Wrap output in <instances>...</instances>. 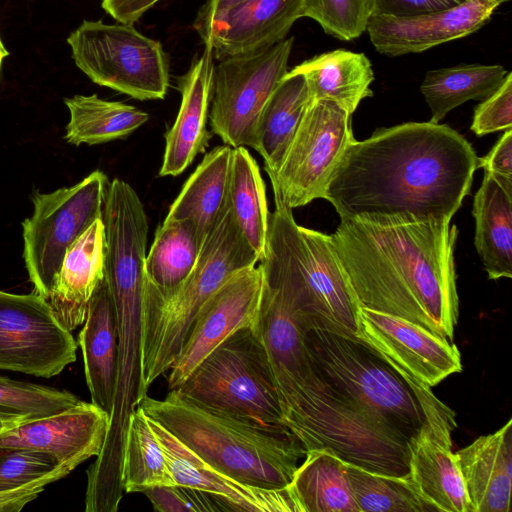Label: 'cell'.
I'll return each instance as SVG.
<instances>
[{"label": "cell", "instance_id": "22", "mask_svg": "<svg viewBox=\"0 0 512 512\" xmlns=\"http://www.w3.org/2000/svg\"><path fill=\"white\" fill-rule=\"evenodd\" d=\"M470 512H509L512 488V419L455 453Z\"/></svg>", "mask_w": 512, "mask_h": 512}, {"label": "cell", "instance_id": "11", "mask_svg": "<svg viewBox=\"0 0 512 512\" xmlns=\"http://www.w3.org/2000/svg\"><path fill=\"white\" fill-rule=\"evenodd\" d=\"M294 38L253 53L229 56L214 66L209 120L224 144L256 147L261 110L287 73Z\"/></svg>", "mask_w": 512, "mask_h": 512}, {"label": "cell", "instance_id": "20", "mask_svg": "<svg viewBox=\"0 0 512 512\" xmlns=\"http://www.w3.org/2000/svg\"><path fill=\"white\" fill-rule=\"evenodd\" d=\"M204 45L202 55L195 57L189 70L178 79L181 104L165 135L160 176H177L184 172L198 154L205 152L212 137L206 125L215 65L212 48Z\"/></svg>", "mask_w": 512, "mask_h": 512}, {"label": "cell", "instance_id": "7", "mask_svg": "<svg viewBox=\"0 0 512 512\" xmlns=\"http://www.w3.org/2000/svg\"><path fill=\"white\" fill-rule=\"evenodd\" d=\"M258 261L259 256L240 231L228 200L185 282L168 295L143 289L140 381L144 394L159 376L169 371L205 301L233 275Z\"/></svg>", "mask_w": 512, "mask_h": 512}, {"label": "cell", "instance_id": "28", "mask_svg": "<svg viewBox=\"0 0 512 512\" xmlns=\"http://www.w3.org/2000/svg\"><path fill=\"white\" fill-rule=\"evenodd\" d=\"M311 100L304 76L287 71L264 104L256 125L255 151L268 175L280 167Z\"/></svg>", "mask_w": 512, "mask_h": 512}, {"label": "cell", "instance_id": "14", "mask_svg": "<svg viewBox=\"0 0 512 512\" xmlns=\"http://www.w3.org/2000/svg\"><path fill=\"white\" fill-rule=\"evenodd\" d=\"M262 290L261 268L251 266L233 275L205 301L169 369V391L179 388L221 342L242 328L257 325Z\"/></svg>", "mask_w": 512, "mask_h": 512}, {"label": "cell", "instance_id": "30", "mask_svg": "<svg viewBox=\"0 0 512 512\" xmlns=\"http://www.w3.org/2000/svg\"><path fill=\"white\" fill-rule=\"evenodd\" d=\"M288 489L298 512H359L346 462L326 450L306 451Z\"/></svg>", "mask_w": 512, "mask_h": 512}, {"label": "cell", "instance_id": "4", "mask_svg": "<svg viewBox=\"0 0 512 512\" xmlns=\"http://www.w3.org/2000/svg\"><path fill=\"white\" fill-rule=\"evenodd\" d=\"M138 406L208 464L250 486L286 488L306 454L286 426H266L214 412L174 390L163 399L147 394Z\"/></svg>", "mask_w": 512, "mask_h": 512}, {"label": "cell", "instance_id": "45", "mask_svg": "<svg viewBox=\"0 0 512 512\" xmlns=\"http://www.w3.org/2000/svg\"><path fill=\"white\" fill-rule=\"evenodd\" d=\"M245 1L246 0H207L198 12L194 23V27L201 38L215 21Z\"/></svg>", "mask_w": 512, "mask_h": 512}, {"label": "cell", "instance_id": "46", "mask_svg": "<svg viewBox=\"0 0 512 512\" xmlns=\"http://www.w3.org/2000/svg\"><path fill=\"white\" fill-rule=\"evenodd\" d=\"M15 425H17L15 421L0 414V432Z\"/></svg>", "mask_w": 512, "mask_h": 512}, {"label": "cell", "instance_id": "9", "mask_svg": "<svg viewBox=\"0 0 512 512\" xmlns=\"http://www.w3.org/2000/svg\"><path fill=\"white\" fill-rule=\"evenodd\" d=\"M67 42L76 66L94 83L138 100L165 98L167 55L133 24L83 21Z\"/></svg>", "mask_w": 512, "mask_h": 512}, {"label": "cell", "instance_id": "34", "mask_svg": "<svg viewBox=\"0 0 512 512\" xmlns=\"http://www.w3.org/2000/svg\"><path fill=\"white\" fill-rule=\"evenodd\" d=\"M163 449L138 406L130 415L126 429L121 485L125 493L142 492L158 485H173Z\"/></svg>", "mask_w": 512, "mask_h": 512}, {"label": "cell", "instance_id": "26", "mask_svg": "<svg viewBox=\"0 0 512 512\" xmlns=\"http://www.w3.org/2000/svg\"><path fill=\"white\" fill-rule=\"evenodd\" d=\"M304 76L312 100H330L349 114L373 95L374 73L364 53L336 49L316 55L289 71Z\"/></svg>", "mask_w": 512, "mask_h": 512}, {"label": "cell", "instance_id": "38", "mask_svg": "<svg viewBox=\"0 0 512 512\" xmlns=\"http://www.w3.org/2000/svg\"><path fill=\"white\" fill-rule=\"evenodd\" d=\"M60 464L48 453L0 448V491L25 485L44 476Z\"/></svg>", "mask_w": 512, "mask_h": 512}, {"label": "cell", "instance_id": "1", "mask_svg": "<svg viewBox=\"0 0 512 512\" xmlns=\"http://www.w3.org/2000/svg\"><path fill=\"white\" fill-rule=\"evenodd\" d=\"M479 158L456 130L407 122L353 140L324 198L341 220L451 222L470 193Z\"/></svg>", "mask_w": 512, "mask_h": 512}, {"label": "cell", "instance_id": "39", "mask_svg": "<svg viewBox=\"0 0 512 512\" xmlns=\"http://www.w3.org/2000/svg\"><path fill=\"white\" fill-rule=\"evenodd\" d=\"M141 493L150 500L158 512H216L222 511L218 502L209 494L182 485H158Z\"/></svg>", "mask_w": 512, "mask_h": 512}, {"label": "cell", "instance_id": "5", "mask_svg": "<svg viewBox=\"0 0 512 512\" xmlns=\"http://www.w3.org/2000/svg\"><path fill=\"white\" fill-rule=\"evenodd\" d=\"M277 395L283 424L306 451L326 450L372 472L408 474L409 441L323 380L310 362Z\"/></svg>", "mask_w": 512, "mask_h": 512}, {"label": "cell", "instance_id": "25", "mask_svg": "<svg viewBox=\"0 0 512 512\" xmlns=\"http://www.w3.org/2000/svg\"><path fill=\"white\" fill-rule=\"evenodd\" d=\"M475 247L488 278L512 277V178L484 170L475 193Z\"/></svg>", "mask_w": 512, "mask_h": 512}, {"label": "cell", "instance_id": "24", "mask_svg": "<svg viewBox=\"0 0 512 512\" xmlns=\"http://www.w3.org/2000/svg\"><path fill=\"white\" fill-rule=\"evenodd\" d=\"M91 402L113 414L118 369L116 311L104 279L93 293L83 327L77 337Z\"/></svg>", "mask_w": 512, "mask_h": 512}, {"label": "cell", "instance_id": "35", "mask_svg": "<svg viewBox=\"0 0 512 512\" xmlns=\"http://www.w3.org/2000/svg\"><path fill=\"white\" fill-rule=\"evenodd\" d=\"M359 512H433L436 508L416 489L409 474L387 475L346 463Z\"/></svg>", "mask_w": 512, "mask_h": 512}, {"label": "cell", "instance_id": "36", "mask_svg": "<svg viewBox=\"0 0 512 512\" xmlns=\"http://www.w3.org/2000/svg\"><path fill=\"white\" fill-rule=\"evenodd\" d=\"M79 401L67 390L0 376V414L17 424L59 413Z\"/></svg>", "mask_w": 512, "mask_h": 512}, {"label": "cell", "instance_id": "40", "mask_svg": "<svg viewBox=\"0 0 512 512\" xmlns=\"http://www.w3.org/2000/svg\"><path fill=\"white\" fill-rule=\"evenodd\" d=\"M512 127V73L475 108L471 130L481 137Z\"/></svg>", "mask_w": 512, "mask_h": 512}, {"label": "cell", "instance_id": "33", "mask_svg": "<svg viewBox=\"0 0 512 512\" xmlns=\"http://www.w3.org/2000/svg\"><path fill=\"white\" fill-rule=\"evenodd\" d=\"M229 202L240 231L261 260L265 254L270 213L259 166L243 146L232 149Z\"/></svg>", "mask_w": 512, "mask_h": 512}, {"label": "cell", "instance_id": "18", "mask_svg": "<svg viewBox=\"0 0 512 512\" xmlns=\"http://www.w3.org/2000/svg\"><path fill=\"white\" fill-rule=\"evenodd\" d=\"M498 7L492 0H468L410 17L371 16L366 31L381 54L394 57L419 53L476 32Z\"/></svg>", "mask_w": 512, "mask_h": 512}, {"label": "cell", "instance_id": "13", "mask_svg": "<svg viewBox=\"0 0 512 512\" xmlns=\"http://www.w3.org/2000/svg\"><path fill=\"white\" fill-rule=\"evenodd\" d=\"M77 346L44 297L0 290V370L52 378L76 361Z\"/></svg>", "mask_w": 512, "mask_h": 512}, {"label": "cell", "instance_id": "23", "mask_svg": "<svg viewBox=\"0 0 512 512\" xmlns=\"http://www.w3.org/2000/svg\"><path fill=\"white\" fill-rule=\"evenodd\" d=\"M451 432L425 424L408 442V474L437 511L470 512L459 463L451 449Z\"/></svg>", "mask_w": 512, "mask_h": 512}, {"label": "cell", "instance_id": "31", "mask_svg": "<svg viewBox=\"0 0 512 512\" xmlns=\"http://www.w3.org/2000/svg\"><path fill=\"white\" fill-rule=\"evenodd\" d=\"M499 64H458L429 70L420 90L431 111L430 122L439 123L451 110L469 100H484L505 80Z\"/></svg>", "mask_w": 512, "mask_h": 512}, {"label": "cell", "instance_id": "17", "mask_svg": "<svg viewBox=\"0 0 512 512\" xmlns=\"http://www.w3.org/2000/svg\"><path fill=\"white\" fill-rule=\"evenodd\" d=\"M149 423L175 484L209 494L222 511L298 512L288 486L262 489L241 483L208 464L160 423L151 418Z\"/></svg>", "mask_w": 512, "mask_h": 512}, {"label": "cell", "instance_id": "43", "mask_svg": "<svg viewBox=\"0 0 512 512\" xmlns=\"http://www.w3.org/2000/svg\"><path fill=\"white\" fill-rule=\"evenodd\" d=\"M512 178V129L504 130L503 135L493 146L491 151L482 158H479L478 168Z\"/></svg>", "mask_w": 512, "mask_h": 512}, {"label": "cell", "instance_id": "6", "mask_svg": "<svg viewBox=\"0 0 512 512\" xmlns=\"http://www.w3.org/2000/svg\"><path fill=\"white\" fill-rule=\"evenodd\" d=\"M265 254L264 281L276 288L304 320L360 336V304L331 236L298 225L292 209L274 197Z\"/></svg>", "mask_w": 512, "mask_h": 512}, {"label": "cell", "instance_id": "32", "mask_svg": "<svg viewBox=\"0 0 512 512\" xmlns=\"http://www.w3.org/2000/svg\"><path fill=\"white\" fill-rule=\"evenodd\" d=\"M69 121L65 140L73 145H95L122 139L146 123L149 115L128 104L99 98L96 94L65 98Z\"/></svg>", "mask_w": 512, "mask_h": 512}, {"label": "cell", "instance_id": "37", "mask_svg": "<svg viewBox=\"0 0 512 512\" xmlns=\"http://www.w3.org/2000/svg\"><path fill=\"white\" fill-rule=\"evenodd\" d=\"M302 17L315 20L328 35L351 41L366 31L368 0H303Z\"/></svg>", "mask_w": 512, "mask_h": 512}, {"label": "cell", "instance_id": "10", "mask_svg": "<svg viewBox=\"0 0 512 512\" xmlns=\"http://www.w3.org/2000/svg\"><path fill=\"white\" fill-rule=\"evenodd\" d=\"M108 184L95 170L73 186L31 196L32 215L21 224L23 260L33 291L46 300L68 247L102 217Z\"/></svg>", "mask_w": 512, "mask_h": 512}, {"label": "cell", "instance_id": "2", "mask_svg": "<svg viewBox=\"0 0 512 512\" xmlns=\"http://www.w3.org/2000/svg\"><path fill=\"white\" fill-rule=\"evenodd\" d=\"M330 236L360 307L405 318L453 342L459 318L455 225L347 219Z\"/></svg>", "mask_w": 512, "mask_h": 512}, {"label": "cell", "instance_id": "42", "mask_svg": "<svg viewBox=\"0 0 512 512\" xmlns=\"http://www.w3.org/2000/svg\"><path fill=\"white\" fill-rule=\"evenodd\" d=\"M468 0H368L371 16L410 17L457 6Z\"/></svg>", "mask_w": 512, "mask_h": 512}, {"label": "cell", "instance_id": "16", "mask_svg": "<svg viewBox=\"0 0 512 512\" xmlns=\"http://www.w3.org/2000/svg\"><path fill=\"white\" fill-rule=\"evenodd\" d=\"M110 423L106 411L93 402L80 400L59 413L5 429L0 432V448L48 453L59 463L76 468L101 454Z\"/></svg>", "mask_w": 512, "mask_h": 512}, {"label": "cell", "instance_id": "27", "mask_svg": "<svg viewBox=\"0 0 512 512\" xmlns=\"http://www.w3.org/2000/svg\"><path fill=\"white\" fill-rule=\"evenodd\" d=\"M231 156L228 145L205 154L169 207L166 218L191 220L206 239L229 200Z\"/></svg>", "mask_w": 512, "mask_h": 512}, {"label": "cell", "instance_id": "47", "mask_svg": "<svg viewBox=\"0 0 512 512\" xmlns=\"http://www.w3.org/2000/svg\"><path fill=\"white\" fill-rule=\"evenodd\" d=\"M8 55H9V52L4 47V45L1 41V38H0V71H1V67H2V62H3L4 58L7 57Z\"/></svg>", "mask_w": 512, "mask_h": 512}, {"label": "cell", "instance_id": "41", "mask_svg": "<svg viewBox=\"0 0 512 512\" xmlns=\"http://www.w3.org/2000/svg\"><path fill=\"white\" fill-rule=\"evenodd\" d=\"M75 467L61 463L44 476L20 487L0 491V512H19L43 492L44 487L70 474Z\"/></svg>", "mask_w": 512, "mask_h": 512}, {"label": "cell", "instance_id": "3", "mask_svg": "<svg viewBox=\"0 0 512 512\" xmlns=\"http://www.w3.org/2000/svg\"><path fill=\"white\" fill-rule=\"evenodd\" d=\"M314 371L408 441L425 424L454 430L455 413L431 388L393 365L369 342L330 325L303 321Z\"/></svg>", "mask_w": 512, "mask_h": 512}, {"label": "cell", "instance_id": "44", "mask_svg": "<svg viewBox=\"0 0 512 512\" xmlns=\"http://www.w3.org/2000/svg\"><path fill=\"white\" fill-rule=\"evenodd\" d=\"M161 0H102V8L119 23L134 24Z\"/></svg>", "mask_w": 512, "mask_h": 512}, {"label": "cell", "instance_id": "21", "mask_svg": "<svg viewBox=\"0 0 512 512\" xmlns=\"http://www.w3.org/2000/svg\"><path fill=\"white\" fill-rule=\"evenodd\" d=\"M105 276V231L96 219L67 249L47 301L70 332L84 323L88 303Z\"/></svg>", "mask_w": 512, "mask_h": 512}, {"label": "cell", "instance_id": "12", "mask_svg": "<svg viewBox=\"0 0 512 512\" xmlns=\"http://www.w3.org/2000/svg\"><path fill=\"white\" fill-rule=\"evenodd\" d=\"M349 114L330 100H311L278 170L269 174L274 197L289 208L324 198L329 180L355 140Z\"/></svg>", "mask_w": 512, "mask_h": 512}, {"label": "cell", "instance_id": "8", "mask_svg": "<svg viewBox=\"0 0 512 512\" xmlns=\"http://www.w3.org/2000/svg\"><path fill=\"white\" fill-rule=\"evenodd\" d=\"M174 391L214 412L266 426H285L257 325L242 328L221 342Z\"/></svg>", "mask_w": 512, "mask_h": 512}, {"label": "cell", "instance_id": "29", "mask_svg": "<svg viewBox=\"0 0 512 512\" xmlns=\"http://www.w3.org/2000/svg\"><path fill=\"white\" fill-rule=\"evenodd\" d=\"M204 241L191 220L165 218L146 255L143 289L159 295L176 291L196 265Z\"/></svg>", "mask_w": 512, "mask_h": 512}, {"label": "cell", "instance_id": "15", "mask_svg": "<svg viewBox=\"0 0 512 512\" xmlns=\"http://www.w3.org/2000/svg\"><path fill=\"white\" fill-rule=\"evenodd\" d=\"M360 324L361 338L425 387L432 388L462 371L454 342L410 320L360 307Z\"/></svg>", "mask_w": 512, "mask_h": 512}, {"label": "cell", "instance_id": "19", "mask_svg": "<svg viewBox=\"0 0 512 512\" xmlns=\"http://www.w3.org/2000/svg\"><path fill=\"white\" fill-rule=\"evenodd\" d=\"M303 0H246L215 21L202 37L218 60L270 48L302 17Z\"/></svg>", "mask_w": 512, "mask_h": 512}]
</instances>
